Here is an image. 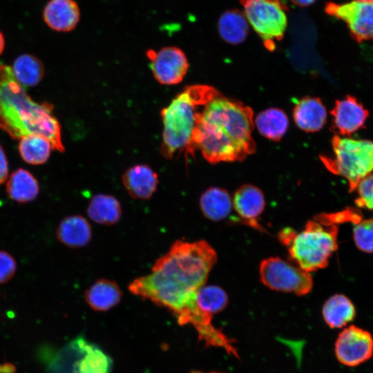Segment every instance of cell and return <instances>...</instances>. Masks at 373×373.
<instances>
[{
  "label": "cell",
  "mask_w": 373,
  "mask_h": 373,
  "mask_svg": "<svg viewBox=\"0 0 373 373\" xmlns=\"http://www.w3.org/2000/svg\"><path fill=\"white\" fill-rule=\"evenodd\" d=\"M217 261V254L205 240H176L156 260L151 273L133 280L129 291L143 300L169 309L181 325H191L206 346L218 347L226 334L212 323L197 305V294Z\"/></svg>",
  "instance_id": "obj_1"
},
{
  "label": "cell",
  "mask_w": 373,
  "mask_h": 373,
  "mask_svg": "<svg viewBox=\"0 0 373 373\" xmlns=\"http://www.w3.org/2000/svg\"><path fill=\"white\" fill-rule=\"evenodd\" d=\"M254 113L242 102L220 94L204 107L193 143L211 164L242 161L256 149Z\"/></svg>",
  "instance_id": "obj_2"
},
{
  "label": "cell",
  "mask_w": 373,
  "mask_h": 373,
  "mask_svg": "<svg viewBox=\"0 0 373 373\" xmlns=\"http://www.w3.org/2000/svg\"><path fill=\"white\" fill-rule=\"evenodd\" d=\"M47 102H34L15 77L12 68L0 64V128L14 139L30 135L48 139L54 150L65 151L61 126Z\"/></svg>",
  "instance_id": "obj_3"
},
{
  "label": "cell",
  "mask_w": 373,
  "mask_h": 373,
  "mask_svg": "<svg viewBox=\"0 0 373 373\" xmlns=\"http://www.w3.org/2000/svg\"><path fill=\"white\" fill-rule=\"evenodd\" d=\"M220 93L213 86L195 84L186 86L161 111L163 122L160 153L171 159L184 152L186 159L193 155L195 132L205 106Z\"/></svg>",
  "instance_id": "obj_4"
},
{
  "label": "cell",
  "mask_w": 373,
  "mask_h": 373,
  "mask_svg": "<svg viewBox=\"0 0 373 373\" xmlns=\"http://www.w3.org/2000/svg\"><path fill=\"white\" fill-rule=\"evenodd\" d=\"M337 234L336 224L314 219L298 233L290 228L282 229L278 239L287 247L292 262L310 273L327 265L338 247Z\"/></svg>",
  "instance_id": "obj_5"
},
{
  "label": "cell",
  "mask_w": 373,
  "mask_h": 373,
  "mask_svg": "<svg viewBox=\"0 0 373 373\" xmlns=\"http://www.w3.org/2000/svg\"><path fill=\"white\" fill-rule=\"evenodd\" d=\"M333 155L321 156L325 166L332 173L347 180L350 190L373 172V141L334 135Z\"/></svg>",
  "instance_id": "obj_6"
},
{
  "label": "cell",
  "mask_w": 373,
  "mask_h": 373,
  "mask_svg": "<svg viewBox=\"0 0 373 373\" xmlns=\"http://www.w3.org/2000/svg\"><path fill=\"white\" fill-rule=\"evenodd\" d=\"M244 15L267 48L273 50L287 26V7L280 0H239Z\"/></svg>",
  "instance_id": "obj_7"
},
{
  "label": "cell",
  "mask_w": 373,
  "mask_h": 373,
  "mask_svg": "<svg viewBox=\"0 0 373 373\" xmlns=\"http://www.w3.org/2000/svg\"><path fill=\"white\" fill-rule=\"evenodd\" d=\"M59 356L57 373H111L112 369L109 356L82 336L72 341Z\"/></svg>",
  "instance_id": "obj_8"
},
{
  "label": "cell",
  "mask_w": 373,
  "mask_h": 373,
  "mask_svg": "<svg viewBox=\"0 0 373 373\" xmlns=\"http://www.w3.org/2000/svg\"><path fill=\"white\" fill-rule=\"evenodd\" d=\"M261 282L271 289L304 296L313 287L312 275L278 257L263 260L260 265Z\"/></svg>",
  "instance_id": "obj_9"
},
{
  "label": "cell",
  "mask_w": 373,
  "mask_h": 373,
  "mask_svg": "<svg viewBox=\"0 0 373 373\" xmlns=\"http://www.w3.org/2000/svg\"><path fill=\"white\" fill-rule=\"evenodd\" d=\"M325 10L328 15L345 21L351 36L356 41L373 39V1L328 2Z\"/></svg>",
  "instance_id": "obj_10"
},
{
  "label": "cell",
  "mask_w": 373,
  "mask_h": 373,
  "mask_svg": "<svg viewBox=\"0 0 373 373\" xmlns=\"http://www.w3.org/2000/svg\"><path fill=\"white\" fill-rule=\"evenodd\" d=\"M334 354L342 365L357 367L373 356V336L360 327L354 325L346 327L335 341Z\"/></svg>",
  "instance_id": "obj_11"
},
{
  "label": "cell",
  "mask_w": 373,
  "mask_h": 373,
  "mask_svg": "<svg viewBox=\"0 0 373 373\" xmlns=\"http://www.w3.org/2000/svg\"><path fill=\"white\" fill-rule=\"evenodd\" d=\"M146 56L155 79L163 85L179 84L189 68L184 52L175 46H167L158 51L149 50Z\"/></svg>",
  "instance_id": "obj_12"
},
{
  "label": "cell",
  "mask_w": 373,
  "mask_h": 373,
  "mask_svg": "<svg viewBox=\"0 0 373 373\" xmlns=\"http://www.w3.org/2000/svg\"><path fill=\"white\" fill-rule=\"evenodd\" d=\"M331 115L333 129L345 137L364 127L369 112L355 97L347 95L336 101Z\"/></svg>",
  "instance_id": "obj_13"
},
{
  "label": "cell",
  "mask_w": 373,
  "mask_h": 373,
  "mask_svg": "<svg viewBox=\"0 0 373 373\" xmlns=\"http://www.w3.org/2000/svg\"><path fill=\"white\" fill-rule=\"evenodd\" d=\"M232 204L243 222L259 231H265L258 222L265 206V197L260 189L251 184L241 186L236 191Z\"/></svg>",
  "instance_id": "obj_14"
},
{
  "label": "cell",
  "mask_w": 373,
  "mask_h": 373,
  "mask_svg": "<svg viewBox=\"0 0 373 373\" xmlns=\"http://www.w3.org/2000/svg\"><path fill=\"white\" fill-rule=\"evenodd\" d=\"M122 184L133 199L148 200L156 191L159 179L157 174L147 164H135L122 174Z\"/></svg>",
  "instance_id": "obj_15"
},
{
  "label": "cell",
  "mask_w": 373,
  "mask_h": 373,
  "mask_svg": "<svg viewBox=\"0 0 373 373\" xmlns=\"http://www.w3.org/2000/svg\"><path fill=\"white\" fill-rule=\"evenodd\" d=\"M42 15L45 23L52 30L69 32L77 25L80 11L75 0H49Z\"/></svg>",
  "instance_id": "obj_16"
},
{
  "label": "cell",
  "mask_w": 373,
  "mask_h": 373,
  "mask_svg": "<svg viewBox=\"0 0 373 373\" xmlns=\"http://www.w3.org/2000/svg\"><path fill=\"white\" fill-rule=\"evenodd\" d=\"M293 117L300 129L306 132H316L324 126L327 111L319 98L307 97L295 105Z\"/></svg>",
  "instance_id": "obj_17"
},
{
  "label": "cell",
  "mask_w": 373,
  "mask_h": 373,
  "mask_svg": "<svg viewBox=\"0 0 373 373\" xmlns=\"http://www.w3.org/2000/svg\"><path fill=\"white\" fill-rule=\"evenodd\" d=\"M56 238L70 248L86 246L92 238V228L88 220L80 215L63 218L56 230Z\"/></svg>",
  "instance_id": "obj_18"
},
{
  "label": "cell",
  "mask_w": 373,
  "mask_h": 373,
  "mask_svg": "<svg viewBox=\"0 0 373 373\" xmlns=\"http://www.w3.org/2000/svg\"><path fill=\"white\" fill-rule=\"evenodd\" d=\"M122 291L118 284L110 279L100 278L85 291L84 298L88 306L97 312H106L121 300Z\"/></svg>",
  "instance_id": "obj_19"
},
{
  "label": "cell",
  "mask_w": 373,
  "mask_h": 373,
  "mask_svg": "<svg viewBox=\"0 0 373 373\" xmlns=\"http://www.w3.org/2000/svg\"><path fill=\"white\" fill-rule=\"evenodd\" d=\"M356 307L345 295L337 294L327 299L322 307V316L332 329H341L352 322L356 317Z\"/></svg>",
  "instance_id": "obj_20"
},
{
  "label": "cell",
  "mask_w": 373,
  "mask_h": 373,
  "mask_svg": "<svg viewBox=\"0 0 373 373\" xmlns=\"http://www.w3.org/2000/svg\"><path fill=\"white\" fill-rule=\"evenodd\" d=\"M122 213L119 201L113 195L97 193L90 199L87 214L95 222L113 225L119 222Z\"/></svg>",
  "instance_id": "obj_21"
},
{
  "label": "cell",
  "mask_w": 373,
  "mask_h": 373,
  "mask_svg": "<svg viewBox=\"0 0 373 373\" xmlns=\"http://www.w3.org/2000/svg\"><path fill=\"white\" fill-rule=\"evenodd\" d=\"M39 192L37 179L28 171L18 169L15 171L6 184L8 197L19 203H27L34 200Z\"/></svg>",
  "instance_id": "obj_22"
},
{
  "label": "cell",
  "mask_w": 373,
  "mask_h": 373,
  "mask_svg": "<svg viewBox=\"0 0 373 373\" xmlns=\"http://www.w3.org/2000/svg\"><path fill=\"white\" fill-rule=\"evenodd\" d=\"M232 207L230 195L220 188H209L200 198V210L207 218L213 221L226 218L230 214Z\"/></svg>",
  "instance_id": "obj_23"
},
{
  "label": "cell",
  "mask_w": 373,
  "mask_h": 373,
  "mask_svg": "<svg viewBox=\"0 0 373 373\" xmlns=\"http://www.w3.org/2000/svg\"><path fill=\"white\" fill-rule=\"evenodd\" d=\"M218 30L224 41L231 44H239L247 37L249 22L244 13L239 10L230 9L220 15Z\"/></svg>",
  "instance_id": "obj_24"
},
{
  "label": "cell",
  "mask_w": 373,
  "mask_h": 373,
  "mask_svg": "<svg viewBox=\"0 0 373 373\" xmlns=\"http://www.w3.org/2000/svg\"><path fill=\"white\" fill-rule=\"evenodd\" d=\"M255 124L262 135L269 140L278 141L285 134L289 120L283 111L271 108L260 112L256 116Z\"/></svg>",
  "instance_id": "obj_25"
},
{
  "label": "cell",
  "mask_w": 373,
  "mask_h": 373,
  "mask_svg": "<svg viewBox=\"0 0 373 373\" xmlns=\"http://www.w3.org/2000/svg\"><path fill=\"white\" fill-rule=\"evenodd\" d=\"M16 79L23 86H37L44 75L42 62L30 54H23L14 61L12 68Z\"/></svg>",
  "instance_id": "obj_26"
},
{
  "label": "cell",
  "mask_w": 373,
  "mask_h": 373,
  "mask_svg": "<svg viewBox=\"0 0 373 373\" xmlns=\"http://www.w3.org/2000/svg\"><path fill=\"white\" fill-rule=\"evenodd\" d=\"M52 146L46 137L30 135L21 139L19 144V151L22 159L30 164H41L45 163L50 155Z\"/></svg>",
  "instance_id": "obj_27"
},
{
  "label": "cell",
  "mask_w": 373,
  "mask_h": 373,
  "mask_svg": "<svg viewBox=\"0 0 373 373\" xmlns=\"http://www.w3.org/2000/svg\"><path fill=\"white\" fill-rule=\"evenodd\" d=\"M227 293L217 285H204L198 291L197 305L206 316L213 318L214 314L222 311L227 305Z\"/></svg>",
  "instance_id": "obj_28"
},
{
  "label": "cell",
  "mask_w": 373,
  "mask_h": 373,
  "mask_svg": "<svg viewBox=\"0 0 373 373\" xmlns=\"http://www.w3.org/2000/svg\"><path fill=\"white\" fill-rule=\"evenodd\" d=\"M353 228L354 241L357 248L366 253H373V219H359Z\"/></svg>",
  "instance_id": "obj_29"
},
{
  "label": "cell",
  "mask_w": 373,
  "mask_h": 373,
  "mask_svg": "<svg viewBox=\"0 0 373 373\" xmlns=\"http://www.w3.org/2000/svg\"><path fill=\"white\" fill-rule=\"evenodd\" d=\"M355 190L358 194L356 204L359 207L373 211V172L363 178Z\"/></svg>",
  "instance_id": "obj_30"
},
{
  "label": "cell",
  "mask_w": 373,
  "mask_h": 373,
  "mask_svg": "<svg viewBox=\"0 0 373 373\" xmlns=\"http://www.w3.org/2000/svg\"><path fill=\"white\" fill-rule=\"evenodd\" d=\"M17 262L9 253L0 250V284L9 281L15 274Z\"/></svg>",
  "instance_id": "obj_31"
},
{
  "label": "cell",
  "mask_w": 373,
  "mask_h": 373,
  "mask_svg": "<svg viewBox=\"0 0 373 373\" xmlns=\"http://www.w3.org/2000/svg\"><path fill=\"white\" fill-rule=\"evenodd\" d=\"M8 176V164L6 154L0 145V185L2 184Z\"/></svg>",
  "instance_id": "obj_32"
},
{
  "label": "cell",
  "mask_w": 373,
  "mask_h": 373,
  "mask_svg": "<svg viewBox=\"0 0 373 373\" xmlns=\"http://www.w3.org/2000/svg\"><path fill=\"white\" fill-rule=\"evenodd\" d=\"M294 4L298 6H300V7H306V6H309L312 4H313L314 3H315V1L316 0H290Z\"/></svg>",
  "instance_id": "obj_33"
},
{
  "label": "cell",
  "mask_w": 373,
  "mask_h": 373,
  "mask_svg": "<svg viewBox=\"0 0 373 373\" xmlns=\"http://www.w3.org/2000/svg\"><path fill=\"white\" fill-rule=\"evenodd\" d=\"M5 48V39L3 33L0 31V55L3 52Z\"/></svg>",
  "instance_id": "obj_34"
},
{
  "label": "cell",
  "mask_w": 373,
  "mask_h": 373,
  "mask_svg": "<svg viewBox=\"0 0 373 373\" xmlns=\"http://www.w3.org/2000/svg\"><path fill=\"white\" fill-rule=\"evenodd\" d=\"M190 373H228V372H204L200 370H192L190 372Z\"/></svg>",
  "instance_id": "obj_35"
},
{
  "label": "cell",
  "mask_w": 373,
  "mask_h": 373,
  "mask_svg": "<svg viewBox=\"0 0 373 373\" xmlns=\"http://www.w3.org/2000/svg\"><path fill=\"white\" fill-rule=\"evenodd\" d=\"M359 1H373V0H359Z\"/></svg>",
  "instance_id": "obj_36"
}]
</instances>
